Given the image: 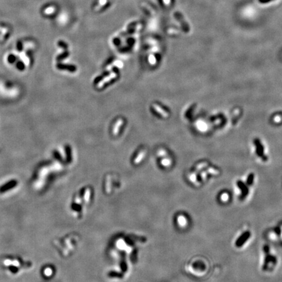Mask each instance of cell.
<instances>
[{
    "instance_id": "6da1fadb",
    "label": "cell",
    "mask_w": 282,
    "mask_h": 282,
    "mask_svg": "<svg viewBox=\"0 0 282 282\" xmlns=\"http://www.w3.org/2000/svg\"><path fill=\"white\" fill-rule=\"evenodd\" d=\"M56 67L60 70H67L71 72H75L76 71V67L72 65H67V64H63V63H58L56 65Z\"/></svg>"
},
{
    "instance_id": "7a4b0ae2",
    "label": "cell",
    "mask_w": 282,
    "mask_h": 282,
    "mask_svg": "<svg viewBox=\"0 0 282 282\" xmlns=\"http://www.w3.org/2000/svg\"><path fill=\"white\" fill-rule=\"evenodd\" d=\"M249 237H250V234H249V232H244V233L242 234V236H241L239 238H238V240L236 243V245L238 247L242 246V244H244V242H246L247 240H248V238H249Z\"/></svg>"
},
{
    "instance_id": "3957f363",
    "label": "cell",
    "mask_w": 282,
    "mask_h": 282,
    "mask_svg": "<svg viewBox=\"0 0 282 282\" xmlns=\"http://www.w3.org/2000/svg\"><path fill=\"white\" fill-rule=\"evenodd\" d=\"M116 77H117V74L115 73V72H112V73L110 74L109 76L104 78L103 80H101V82L97 84V88H102V87L104 86V84H105L107 82H109V81L111 80L112 78H114Z\"/></svg>"
},
{
    "instance_id": "277c9868",
    "label": "cell",
    "mask_w": 282,
    "mask_h": 282,
    "mask_svg": "<svg viewBox=\"0 0 282 282\" xmlns=\"http://www.w3.org/2000/svg\"><path fill=\"white\" fill-rule=\"evenodd\" d=\"M153 107L154 108V109H155L157 112H158V113H159L161 116H163V117L165 118H167L168 116V113L166 112L165 111H164L160 107H159V105H158V104H153Z\"/></svg>"
},
{
    "instance_id": "5b68a950",
    "label": "cell",
    "mask_w": 282,
    "mask_h": 282,
    "mask_svg": "<svg viewBox=\"0 0 282 282\" xmlns=\"http://www.w3.org/2000/svg\"><path fill=\"white\" fill-rule=\"evenodd\" d=\"M123 123H124V121L123 120H121V119H119L118 121L116 122L114 128H113V134H114V135H116L118 134L119 131V129H120V127L121 126V125L123 124Z\"/></svg>"
},
{
    "instance_id": "8992f818",
    "label": "cell",
    "mask_w": 282,
    "mask_h": 282,
    "mask_svg": "<svg viewBox=\"0 0 282 282\" xmlns=\"http://www.w3.org/2000/svg\"><path fill=\"white\" fill-rule=\"evenodd\" d=\"M69 52H64L63 53H62V54H60L56 58V60L57 61H62L63 60H64L66 58H67L69 56Z\"/></svg>"
},
{
    "instance_id": "52a82bcc",
    "label": "cell",
    "mask_w": 282,
    "mask_h": 282,
    "mask_svg": "<svg viewBox=\"0 0 282 282\" xmlns=\"http://www.w3.org/2000/svg\"><path fill=\"white\" fill-rule=\"evenodd\" d=\"M16 67L19 71H24L25 69V65L22 61H18L16 63Z\"/></svg>"
},
{
    "instance_id": "ba28073f",
    "label": "cell",
    "mask_w": 282,
    "mask_h": 282,
    "mask_svg": "<svg viewBox=\"0 0 282 282\" xmlns=\"http://www.w3.org/2000/svg\"><path fill=\"white\" fill-rule=\"evenodd\" d=\"M16 60H17L16 56H15L13 54H10L9 56H8V58H7V60H8L9 63H14V62H16Z\"/></svg>"
},
{
    "instance_id": "9c48e42d",
    "label": "cell",
    "mask_w": 282,
    "mask_h": 282,
    "mask_svg": "<svg viewBox=\"0 0 282 282\" xmlns=\"http://www.w3.org/2000/svg\"><path fill=\"white\" fill-rule=\"evenodd\" d=\"M65 152H66V154H67V160L69 161H70L71 150V148H70V147H69V146H65Z\"/></svg>"
},
{
    "instance_id": "30bf717a",
    "label": "cell",
    "mask_w": 282,
    "mask_h": 282,
    "mask_svg": "<svg viewBox=\"0 0 282 282\" xmlns=\"http://www.w3.org/2000/svg\"><path fill=\"white\" fill-rule=\"evenodd\" d=\"M144 154H145V152L144 151H142V152H140V153L139 154V156L137 157V158H136L135 160V163H139V161H140L141 159L143 158V157L144 156Z\"/></svg>"
},
{
    "instance_id": "8fae6325",
    "label": "cell",
    "mask_w": 282,
    "mask_h": 282,
    "mask_svg": "<svg viewBox=\"0 0 282 282\" xmlns=\"http://www.w3.org/2000/svg\"><path fill=\"white\" fill-rule=\"evenodd\" d=\"M53 153H54V157H55V158H56V159H58V161H62V157H61V155L60 154V153L58 152V151L54 150Z\"/></svg>"
},
{
    "instance_id": "7c38bea8",
    "label": "cell",
    "mask_w": 282,
    "mask_h": 282,
    "mask_svg": "<svg viewBox=\"0 0 282 282\" xmlns=\"http://www.w3.org/2000/svg\"><path fill=\"white\" fill-rule=\"evenodd\" d=\"M58 45H59L61 48H63L64 49H66L67 48V45L66 43L63 41H59V43H58Z\"/></svg>"
},
{
    "instance_id": "4fadbf2b",
    "label": "cell",
    "mask_w": 282,
    "mask_h": 282,
    "mask_svg": "<svg viewBox=\"0 0 282 282\" xmlns=\"http://www.w3.org/2000/svg\"><path fill=\"white\" fill-rule=\"evenodd\" d=\"M221 198H222V200H223V201H225V202L227 201V200H228V199H229L228 194L226 193H223L222 195V197H221Z\"/></svg>"
},
{
    "instance_id": "5bb4252c",
    "label": "cell",
    "mask_w": 282,
    "mask_h": 282,
    "mask_svg": "<svg viewBox=\"0 0 282 282\" xmlns=\"http://www.w3.org/2000/svg\"><path fill=\"white\" fill-rule=\"evenodd\" d=\"M149 61H150V63H152V64H155L156 60L155 57H154L153 55H150V57H149Z\"/></svg>"
},
{
    "instance_id": "9a60e30c",
    "label": "cell",
    "mask_w": 282,
    "mask_h": 282,
    "mask_svg": "<svg viewBox=\"0 0 282 282\" xmlns=\"http://www.w3.org/2000/svg\"><path fill=\"white\" fill-rule=\"evenodd\" d=\"M253 179H254V176H253V174H250V176H249V178L248 179V181H247V182H248V184L249 185H251L252 184Z\"/></svg>"
},
{
    "instance_id": "2e32d148",
    "label": "cell",
    "mask_w": 282,
    "mask_h": 282,
    "mask_svg": "<svg viewBox=\"0 0 282 282\" xmlns=\"http://www.w3.org/2000/svg\"><path fill=\"white\" fill-rule=\"evenodd\" d=\"M22 49H23V46H22V43L19 41L18 43H17V50L18 51H22Z\"/></svg>"
},
{
    "instance_id": "e0dca14e",
    "label": "cell",
    "mask_w": 282,
    "mask_h": 282,
    "mask_svg": "<svg viewBox=\"0 0 282 282\" xmlns=\"http://www.w3.org/2000/svg\"><path fill=\"white\" fill-rule=\"evenodd\" d=\"M208 171H210V172L213 174H219V172H218V171H217L216 170H215V169H213V168H209Z\"/></svg>"
},
{
    "instance_id": "ac0fdd59",
    "label": "cell",
    "mask_w": 282,
    "mask_h": 282,
    "mask_svg": "<svg viewBox=\"0 0 282 282\" xmlns=\"http://www.w3.org/2000/svg\"><path fill=\"white\" fill-rule=\"evenodd\" d=\"M107 0H99V5H101V6H103V5H105L107 4Z\"/></svg>"
},
{
    "instance_id": "d6986e66",
    "label": "cell",
    "mask_w": 282,
    "mask_h": 282,
    "mask_svg": "<svg viewBox=\"0 0 282 282\" xmlns=\"http://www.w3.org/2000/svg\"><path fill=\"white\" fill-rule=\"evenodd\" d=\"M270 237L271 238H272V239H275V238H276V234H273V233L270 234Z\"/></svg>"
},
{
    "instance_id": "ffe728a7",
    "label": "cell",
    "mask_w": 282,
    "mask_h": 282,
    "mask_svg": "<svg viewBox=\"0 0 282 282\" xmlns=\"http://www.w3.org/2000/svg\"><path fill=\"white\" fill-rule=\"evenodd\" d=\"M270 1H271V0H259V1L261 3H267L269 2Z\"/></svg>"
},
{
    "instance_id": "44dd1931",
    "label": "cell",
    "mask_w": 282,
    "mask_h": 282,
    "mask_svg": "<svg viewBox=\"0 0 282 282\" xmlns=\"http://www.w3.org/2000/svg\"><path fill=\"white\" fill-rule=\"evenodd\" d=\"M163 1H164L165 4H167V5L169 4H170V0H163Z\"/></svg>"
},
{
    "instance_id": "7402d4cb",
    "label": "cell",
    "mask_w": 282,
    "mask_h": 282,
    "mask_svg": "<svg viewBox=\"0 0 282 282\" xmlns=\"http://www.w3.org/2000/svg\"><path fill=\"white\" fill-rule=\"evenodd\" d=\"M281 234H282V233H281ZM281 236H282V235H281Z\"/></svg>"
}]
</instances>
